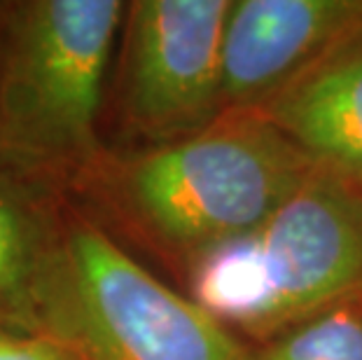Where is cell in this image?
I'll return each instance as SVG.
<instances>
[{
  "label": "cell",
  "mask_w": 362,
  "mask_h": 360,
  "mask_svg": "<svg viewBox=\"0 0 362 360\" xmlns=\"http://www.w3.org/2000/svg\"><path fill=\"white\" fill-rule=\"evenodd\" d=\"M250 241L267 286L259 342L362 295V190L349 182L315 171Z\"/></svg>",
  "instance_id": "cell-5"
},
{
  "label": "cell",
  "mask_w": 362,
  "mask_h": 360,
  "mask_svg": "<svg viewBox=\"0 0 362 360\" xmlns=\"http://www.w3.org/2000/svg\"><path fill=\"white\" fill-rule=\"evenodd\" d=\"M40 327L73 344L84 360L250 358L227 325L152 277L73 206H66L40 293Z\"/></svg>",
  "instance_id": "cell-3"
},
{
  "label": "cell",
  "mask_w": 362,
  "mask_h": 360,
  "mask_svg": "<svg viewBox=\"0 0 362 360\" xmlns=\"http://www.w3.org/2000/svg\"><path fill=\"white\" fill-rule=\"evenodd\" d=\"M248 360H362V295L272 335L250 349Z\"/></svg>",
  "instance_id": "cell-9"
},
{
  "label": "cell",
  "mask_w": 362,
  "mask_h": 360,
  "mask_svg": "<svg viewBox=\"0 0 362 360\" xmlns=\"http://www.w3.org/2000/svg\"><path fill=\"white\" fill-rule=\"evenodd\" d=\"M127 5L26 0L0 5V162L64 187L105 157L96 124Z\"/></svg>",
  "instance_id": "cell-2"
},
{
  "label": "cell",
  "mask_w": 362,
  "mask_h": 360,
  "mask_svg": "<svg viewBox=\"0 0 362 360\" xmlns=\"http://www.w3.org/2000/svg\"><path fill=\"white\" fill-rule=\"evenodd\" d=\"M315 171L259 110L241 108L187 139L105 155L80 185L187 272L206 250L259 229Z\"/></svg>",
  "instance_id": "cell-1"
},
{
  "label": "cell",
  "mask_w": 362,
  "mask_h": 360,
  "mask_svg": "<svg viewBox=\"0 0 362 360\" xmlns=\"http://www.w3.org/2000/svg\"><path fill=\"white\" fill-rule=\"evenodd\" d=\"M362 40V0H232L222 108H259L306 68Z\"/></svg>",
  "instance_id": "cell-6"
},
{
  "label": "cell",
  "mask_w": 362,
  "mask_h": 360,
  "mask_svg": "<svg viewBox=\"0 0 362 360\" xmlns=\"http://www.w3.org/2000/svg\"><path fill=\"white\" fill-rule=\"evenodd\" d=\"M232 0L127 5L119 105L148 145L194 136L220 117L222 37Z\"/></svg>",
  "instance_id": "cell-4"
},
{
  "label": "cell",
  "mask_w": 362,
  "mask_h": 360,
  "mask_svg": "<svg viewBox=\"0 0 362 360\" xmlns=\"http://www.w3.org/2000/svg\"><path fill=\"white\" fill-rule=\"evenodd\" d=\"M61 187L0 162V323L40 327V293L66 216Z\"/></svg>",
  "instance_id": "cell-8"
},
{
  "label": "cell",
  "mask_w": 362,
  "mask_h": 360,
  "mask_svg": "<svg viewBox=\"0 0 362 360\" xmlns=\"http://www.w3.org/2000/svg\"><path fill=\"white\" fill-rule=\"evenodd\" d=\"M0 360H84V356L47 330L0 323Z\"/></svg>",
  "instance_id": "cell-10"
},
{
  "label": "cell",
  "mask_w": 362,
  "mask_h": 360,
  "mask_svg": "<svg viewBox=\"0 0 362 360\" xmlns=\"http://www.w3.org/2000/svg\"><path fill=\"white\" fill-rule=\"evenodd\" d=\"M255 110L318 171L362 190V40L306 68Z\"/></svg>",
  "instance_id": "cell-7"
}]
</instances>
